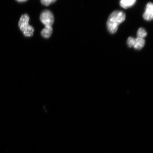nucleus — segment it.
Returning <instances> with one entry per match:
<instances>
[{
  "label": "nucleus",
  "instance_id": "1",
  "mask_svg": "<svg viewBox=\"0 0 153 153\" xmlns=\"http://www.w3.org/2000/svg\"><path fill=\"white\" fill-rule=\"evenodd\" d=\"M126 19V15L123 12L115 11L110 15L107 22L108 30L111 34L116 33L120 24Z\"/></svg>",
  "mask_w": 153,
  "mask_h": 153
},
{
  "label": "nucleus",
  "instance_id": "2",
  "mask_svg": "<svg viewBox=\"0 0 153 153\" xmlns=\"http://www.w3.org/2000/svg\"><path fill=\"white\" fill-rule=\"evenodd\" d=\"M30 17L27 14H24L21 17L19 23V27L24 33V35L27 37H32L34 32L33 27L29 24Z\"/></svg>",
  "mask_w": 153,
  "mask_h": 153
},
{
  "label": "nucleus",
  "instance_id": "3",
  "mask_svg": "<svg viewBox=\"0 0 153 153\" xmlns=\"http://www.w3.org/2000/svg\"><path fill=\"white\" fill-rule=\"evenodd\" d=\"M40 20L45 27H52L54 22V16L51 11L46 10L41 13Z\"/></svg>",
  "mask_w": 153,
  "mask_h": 153
},
{
  "label": "nucleus",
  "instance_id": "4",
  "mask_svg": "<svg viewBox=\"0 0 153 153\" xmlns=\"http://www.w3.org/2000/svg\"><path fill=\"white\" fill-rule=\"evenodd\" d=\"M143 18L146 21L153 20V3L149 2L146 6Z\"/></svg>",
  "mask_w": 153,
  "mask_h": 153
},
{
  "label": "nucleus",
  "instance_id": "5",
  "mask_svg": "<svg viewBox=\"0 0 153 153\" xmlns=\"http://www.w3.org/2000/svg\"><path fill=\"white\" fill-rule=\"evenodd\" d=\"M145 41L143 38H135L134 48L137 50H140L145 46Z\"/></svg>",
  "mask_w": 153,
  "mask_h": 153
},
{
  "label": "nucleus",
  "instance_id": "6",
  "mask_svg": "<svg viewBox=\"0 0 153 153\" xmlns=\"http://www.w3.org/2000/svg\"><path fill=\"white\" fill-rule=\"evenodd\" d=\"M136 2V0H122L120 1V5L123 8L127 9L133 6Z\"/></svg>",
  "mask_w": 153,
  "mask_h": 153
},
{
  "label": "nucleus",
  "instance_id": "7",
  "mask_svg": "<svg viewBox=\"0 0 153 153\" xmlns=\"http://www.w3.org/2000/svg\"><path fill=\"white\" fill-rule=\"evenodd\" d=\"M52 30H53L52 27H45L41 31V36L45 38H49L52 35Z\"/></svg>",
  "mask_w": 153,
  "mask_h": 153
},
{
  "label": "nucleus",
  "instance_id": "8",
  "mask_svg": "<svg viewBox=\"0 0 153 153\" xmlns=\"http://www.w3.org/2000/svg\"><path fill=\"white\" fill-rule=\"evenodd\" d=\"M147 35V33L145 29L143 28H140L137 32V38L144 39Z\"/></svg>",
  "mask_w": 153,
  "mask_h": 153
},
{
  "label": "nucleus",
  "instance_id": "9",
  "mask_svg": "<svg viewBox=\"0 0 153 153\" xmlns=\"http://www.w3.org/2000/svg\"><path fill=\"white\" fill-rule=\"evenodd\" d=\"M135 41V38H134L133 37H129L127 41V44L128 47L130 48L133 47L134 45Z\"/></svg>",
  "mask_w": 153,
  "mask_h": 153
},
{
  "label": "nucleus",
  "instance_id": "10",
  "mask_svg": "<svg viewBox=\"0 0 153 153\" xmlns=\"http://www.w3.org/2000/svg\"><path fill=\"white\" fill-rule=\"evenodd\" d=\"M55 0H42L41 1V3L44 5L48 6L52 3L55 2Z\"/></svg>",
  "mask_w": 153,
  "mask_h": 153
},
{
  "label": "nucleus",
  "instance_id": "11",
  "mask_svg": "<svg viewBox=\"0 0 153 153\" xmlns=\"http://www.w3.org/2000/svg\"><path fill=\"white\" fill-rule=\"evenodd\" d=\"M17 1L19 2H25L27 1H26V0H23V1H21V0H20V1Z\"/></svg>",
  "mask_w": 153,
  "mask_h": 153
}]
</instances>
